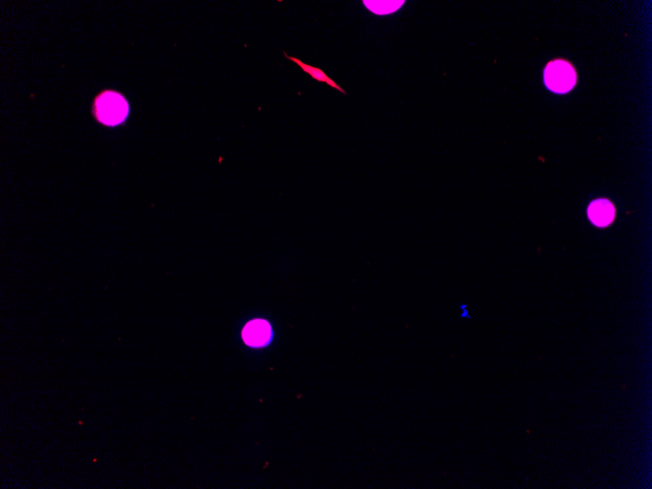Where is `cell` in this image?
<instances>
[{
	"label": "cell",
	"mask_w": 652,
	"mask_h": 489,
	"mask_svg": "<svg viewBox=\"0 0 652 489\" xmlns=\"http://www.w3.org/2000/svg\"><path fill=\"white\" fill-rule=\"evenodd\" d=\"M544 79L546 86L550 90L564 94L575 86L577 75L570 63L557 59L548 64L544 70Z\"/></svg>",
	"instance_id": "cell-1"
},
{
	"label": "cell",
	"mask_w": 652,
	"mask_h": 489,
	"mask_svg": "<svg viewBox=\"0 0 652 489\" xmlns=\"http://www.w3.org/2000/svg\"><path fill=\"white\" fill-rule=\"evenodd\" d=\"M242 336L245 343L249 346H263L270 339V325L261 320L251 321L243 329Z\"/></svg>",
	"instance_id": "cell-3"
},
{
	"label": "cell",
	"mask_w": 652,
	"mask_h": 489,
	"mask_svg": "<svg viewBox=\"0 0 652 489\" xmlns=\"http://www.w3.org/2000/svg\"><path fill=\"white\" fill-rule=\"evenodd\" d=\"M588 216L594 225L604 228L613 221L615 209L609 200H597L591 203L588 209Z\"/></svg>",
	"instance_id": "cell-2"
},
{
	"label": "cell",
	"mask_w": 652,
	"mask_h": 489,
	"mask_svg": "<svg viewBox=\"0 0 652 489\" xmlns=\"http://www.w3.org/2000/svg\"><path fill=\"white\" fill-rule=\"evenodd\" d=\"M103 111L107 119H117L122 115V105L115 99H108L104 105Z\"/></svg>",
	"instance_id": "cell-5"
},
{
	"label": "cell",
	"mask_w": 652,
	"mask_h": 489,
	"mask_svg": "<svg viewBox=\"0 0 652 489\" xmlns=\"http://www.w3.org/2000/svg\"><path fill=\"white\" fill-rule=\"evenodd\" d=\"M283 54H285V58H287L288 60L292 61V62L296 64L297 66H299V68H301L303 72L306 73L307 75H309L311 79L316 80V82H323V84L329 85V86L332 87V88L336 89L337 91L341 92V93L343 94H346V91H345L343 88H341V87H340L339 85H338L336 82H334V80L330 79V77H328V75H326V73L323 72V70H320V68H316L313 67V66L307 65V64H305L302 62L301 60H299L298 58H295V57L287 55L285 52H283Z\"/></svg>",
	"instance_id": "cell-4"
}]
</instances>
